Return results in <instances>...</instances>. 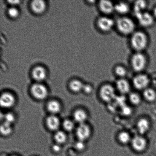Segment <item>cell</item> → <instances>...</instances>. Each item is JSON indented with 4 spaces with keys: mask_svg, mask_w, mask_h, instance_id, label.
Returning <instances> with one entry per match:
<instances>
[{
    "mask_svg": "<svg viewBox=\"0 0 156 156\" xmlns=\"http://www.w3.org/2000/svg\"><path fill=\"white\" fill-rule=\"evenodd\" d=\"M31 92L35 98L43 100L48 95V90L45 85L40 83L33 84L31 87Z\"/></svg>",
    "mask_w": 156,
    "mask_h": 156,
    "instance_id": "obj_8",
    "label": "cell"
},
{
    "mask_svg": "<svg viewBox=\"0 0 156 156\" xmlns=\"http://www.w3.org/2000/svg\"><path fill=\"white\" fill-rule=\"evenodd\" d=\"M152 14L153 15L154 18L156 19V6L154 8L152 12Z\"/></svg>",
    "mask_w": 156,
    "mask_h": 156,
    "instance_id": "obj_38",
    "label": "cell"
},
{
    "mask_svg": "<svg viewBox=\"0 0 156 156\" xmlns=\"http://www.w3.org/2000/svg\"><path fill=\"white\" fill-rule=\"evenodd\" d=\"M46 124L48 128L51 130L55 131L58 129L60 121L58 118L55 115H51L47 118Z\"/></svg>",
    "mask_w": 156,
    "mask_h": 156,
    "instance_id": "obj_18",
    "label": "cell"
},
{
    "mask_svg": "<svg viewBox=\"0 0 156 156\" xmlns=\"http://www.w3.org/2000/svg\"><path fill=\"white\" fill-rule=\"evenodd\" d=\"M131 68L137 73H143L148 64V59L144 52H135L130 58Z\"/></svg>",
    "mask_w": 156,
    "mask_h": 156,
    "instance_id": "obj_3",
    "label": "cell"
},
{
    "mask_svg": "<svg viewBox=\"0 0 156 156\" xmlns=\"http://www.w3.org/2000/svg\"><path fill=\"white\" fill-rule=\"evenodd\" d=\"M8 12L10 16L12 18H15L18 16L19 12L17 9L15 7H11L8 9Z\"/></svg>",
    "mask_w": 156,
    "mask_h": 156,
    "instance_id": "obj_33",
    "label": "cell"
},
{
    "mask_svg": "<svg viewBox=\"0 0 156 156\" xmlns=\"http://www.w3.org/2000/svg\"><path fill=\"white\" fill-rule=\"evenodd\" d=\"M31 7L34 12L37 13H40L45 10V2L42 0H34L32 1Z\"/></svg>",
    "mask_w": 156,
    "mask_h": 156,
    "instance_id": "obj_21",
    "label": "cell"
},
{
    "mask_svg": "<svg viewBox=\"0 0 156 156\" xmlns=\"http://www.w3.org/2000/svg\"><path fill=\"white\" fill-rule=\"evenodd\" d=\"M53 151L55 152H58L61 151V147L58 145H54L53 146Z\"/></svg>",
    "mask_w": 156,
    "mask_h": 156,
    "instance_id": "obj_36",
    "label": "cell"
},
{
    "mask_svg": "<svg viewBox=\"0 0 156 156\" xmlns=\"http://www.w3.org/2000/svg\"><path fill=\"white\" fill-rule=\"evenodd\" d=\"M114 100L115 101V103L116 105H119L120 108L126 105V99L124 95H123L119 96H116Z\"/></svg>",
    "mask_w": 156,
    "mask_h": 156,
    "instance_id": "obj_31",
    "label": "cell"
},
{
    "mask_svg": "<svg viewBox=\"0 0 156 156\" xmlns=\"http://www.w3.org/2000/svg\"><path fill=\"white\" fill-rule=\"evenodd\" d=\"M96 25L101 32L108 33L111 32L115 26V21L109 16L99 17L96 21Z\"/></svg>",
    "mask_w": 156,
    "mask_h": 156,
    "instance_id": "obj_5",
    "label": "cell"
},
{
    "mask_svg": "<svg viewBox=\"0 0 156 156\" xmlns=\"http://www.w3.org/2000/svg\"><path fill=\"white\" fill-rule=\"evenodd\" d=\"M114 73L115 75L119 77V79L125 78L128 74L127 69L125 66L121 65H117L115 67Z\"/></svg>",
    "mask_w": 156,
    "mask_h": 156,
    "instance_id": "obj_24",
    "label": "cell"
},
{
    "mask_svg": "<svg viewBox=\"0 0 156 156\" xmlns=\"http://www.w3.org/2000/svg\"><path fill=\"white\" fill-rule=\"evenodd\" d=\"M0 130L1 134L3 135L7 136L10 135L12 131L11 125L4 122L1 125Z\"/></svg>",
    "mask_w": 156,
    "mask_h": 156,
    "instance_id": "obj_27",
    "label": "cell"
},
{
    "mask_svg": "<svg viewBox=\"0 0 156 156\" xmlns=\"http://www.w3.org/2000/svg\"><path fill=\"white\" fill-rule=\"evenodd\" d=\"M136 128L140 135L146 134L150 128V123L149 120L144 118L139 119L137 122Z\"/></svg>",
    "mask_w": 156,
    "mask_h": 156,
    "instance_id": "obj_14",
    "label": "cell"
},
{
    "mask_svg": "<svg viewBox=\"0 0 156 156\" xmlns=\"http://www.w3.org/2000/svg\"><path fill=\"white\" fill-rule=\"evenodd\" d=\"M47 107L48 111L53 114H57L61 111L60 104L56 100L50 101L47 105Z\"/></svg>",
    "mask_w": 156,
    "mask_h": 156,
    "instance_id": "obj_23",
    "label": "cell"
},
{
    "mask_svg": "<svg viewBox=\"0 0 156 156\" xmlns=\"http://www.w3.org/2000/svg\"><path fill=\"white\" fill-rule=\"evenodd\" d=\"M115 27L119 33L124 36H130L136 30L133 20L126 16L118 18L115 21Z\"/></svg>",
    "mask_w": 156,
    "mask_h": 156,
    "instance_id": "obj_2",
    "label": "cell"
},
{
    "mask_svg": "<svg viewBox=\"0 0 156 156\" xmlns=\"http://www.w3.org/2000/svg\"><path fill=\"white\" fill-rule=\"evenodd\" d=\"M76 133L79 140L85 142L91 136V128L86 123L80 124L77 127Z\"/></svg>",
    "mask_w": 156,
    "mask_h": 156,
    "instance_id": "obj_10",
    "label": "cell"
},
{
    "mask_svg": "<svg viewBox=\"0 0 156 156\" xmlns=\"http://www.w3.org/2000/svg\"><path fill=\"white\" fill-rule=\"evenodd\" d=\"M8 2L10 4L13 5L19 4V3L20 2V1H17V0H16V1H8Z\"/></svg>",
    "mask_w": 156,
    "mask_h": 156,
    "instance_id": "obj_37",
    "label": "cell"
},
{
    "mask_svg": "<svg viewBox=\"0 0 156 156\" xmlns=\"http://www.w3.org/2000/svg\"><path fill=\"white\" fill-rule=\"evenodd\" d=\"M148 3L147 1L143 0H139L135 2L133 6V10L134 15L146 11L148 7Z\"/></svg>",
    "mask_w": 156,
    "mask_h": 156,
    "instance_id": "obj_17",
    "label": "cell"
},
{
    "mask_svg": "<svg viewBox=\"0 0 156 156\" xmlns=\"http://www.w3.org/2000/svg\"><path fill=\"white\" fill-rule=\"evenodd\" d=\"M15 98L11 93L5 92L2 94L0 98V104L2 108H11L15 105Z\"/></svg>",
    "mask_w": 156,
    "mask_h": 156,
    "instance_id": "obj_13",
    "label": "cell"
},
{
    "mask_svg": "<svg viewBox=\"0 0 156 156\" xmlns=\"http://www.w3.org/2000/svg\"><path fill=\"white\" fill-rule=\"evenodd\" d=\"M55 139L58 144H63L66 140V134L63 131H58L55 134Z\"/></svg>",
    "mask_w": 156,
    "mask_h": 156,
    "instance_id": "obj_28",
    "label": "cell"
},
{
    "mask_svg": "<svg viewBox=\"0 0 156 156\" xmlns=\"http://www.w3.org/2000/svg\"><path fill=\"white\" fill-rule=\"evenodd\" d=\"M130 44L135 52H143L149 45V38L145 32L136 30L131 35Z\"/></svg>",
    "mask_w": 156,
    "mask_h": 156,
    "instance_id": "obj_1",
    "label": "cell"
},
{
    "mask_svg": "<svg viewBox=\"0 0 156 156\" xmlns=\"http://www.w3.org/2000/svg\"><path fill=\"white\" fill-rule=\"evenodd\" d=\"M88 114L86 112L81 109L76 110L74 114V120L79 124L85 123L88 119Z\"/></svg>",
    "mask_w": 156,
    "mask_h": 156,
    "instance_id": "obj_19",
    "label": "cell"
},
{
    "mask_svg": "<svg viewBox=\"0 0 156 156\" xmlns=\"http://www.w3.org/2000/svg\"><path fill=\"white\" fill-rule=\"evenodd\" d=\"M130 7L129 4L125 2L120 1L115 4V12L122 16H125L129 13Z\"/></svg>",
    "mask_w": 156,
    "mask_h": 156,
    "instance_id": "obj_15",
    "label": "cell"
},
{
    "mask_svg": "<svg viewBox=\"0 0 156 156\" xmlns=\"http://www.w3.org/2000/svg\"><path fill=\"white\" fill-rule=\"evenodd\" d=\"M75 147L77 150L82 151L85 149V145L84 142L79 140V141L76 143Z\"/></svg>",
    "mask_w": 156,
    "mask_h": 156,
    "instance_id": "obj_35",
    "label": "cell"
},
{
    "mask_svg": "<svg viewBox=\"0 0 156 156\" xmlns=\"http://www.w3.org/2000/svg\"><path fill=\"white\" fill-rule=\"evenodd\" d=\"M143 96L145 100L148 102H153L156 100V91L153 88L150 87L144 90Z\"/></svg>",
    "mask_w": 156,
    "mask_h": 156,
    "instance_id": "obj_20",
    "label": "cell"
},
{
    "mask_svg": "<svg viewBox=\"0 0 156 156\" xmlns=\"http://www.w3.org/2000/svg\"><path fill=\"white\" fill-rule=\"evenodd\" d=\"M46 74L45 69L41 66L36 67L32 71V76L34 79L38 82H41L45 80L46 77Z\"/></svg>",
    "mask_w": 156,
    "mask_h": 156,
    "instance_id": "obj_16",
    "label": "cell"
},
{
    "mask_svg": "<svg viewBox=\"0 0 156 156\" xmlns=\"http://www.w3.org/2000/svg\"><path fill=\"white\" fill-rule=\"evenodd\" d=\"M84 84L78 80L72 81L70 83V88L73 91L78 93L83 90Z\"/></svg>",
    "mask_w": 156,
    "mask_h": 156,
    "instance_id": "obj_26",
    "label": "cell"
},
{
    "mask_svg": "<svg viewBox=\"0 0 156 156\" xmlns=\"http://www.w3.org/2000/svg\"><path fill=\"white\" fill-rule=\"evenodd\" d=\"M99 96L104 102L111 103L115 99L116 96V88L111 84H105L101 87Z\"/></svg>",
    "mask_w": 156,
    "mask_h": 156,
    "instance_id": "obj_4",
    "label": "cell"
},
{
    "mask_svg": "<svg viewBox=\"0 0 156 156\" xmlns=\"http://www.w3.org/2000/svg\"><path fill=\"white\" fill-rule=\"evenodd\" d=\"M130 143L133 149L137 152H144L147 146V140L141 135L134 136Z\"/></svg>",
    "mask_w": 156,
    "mask_h": 156,
    "instance_id": "obj_9",
    "label": "cell"
},
{
    "mask_svg": "<svg viewBox=\"0 0 156 156\" xmlns=\"http://www.w3.org/2000/svg\"><path fill=\"white\" fill-rule=\"evenodd\" d=\"M63 127L64 129L67 131H72L74 128V122L69 120H65L63 123Z\"/></svg>",
    "mask_w": 156,
    "mask_h": 156,
    "instance_id": "obj_30",
    "label": "cell"
},
{
    "mask_svg": "<svg viewBox=\"0 0 156 156\" xmlns=\"http://www.w3.org/2000/svg\"><path fill=\"white\" fill-rule=\"evenodd\" d=\"M120 112L122 115L125 117H128L131 115L132 114L133 110L131 107L126 105L121 107Z\"/></svg>",
    "mask_w": 156,
    "mask_h": 156,
    "instance_id": "obj_29",
    "label": "cell"
},
{
    "mask_svg": "<svg viewBox=\"0 0 156 156\" xmlns=\"http://www.w3.org/2000/svg\"><path fill=\"white\" fill-rule=\"evenodd\" d=\"M82 91H83L86 94H91L93 91L92 86L89 84H84Z\"/></svg>",
    "mask_w": 156,
    "mask_h": 156,
    "instance_id": "obj_34",
    "label": "cell"
},
{
    "mask_svg": "<svg viewBox=\"0 0 156 156\" xmlns=\"http://www.w3.org/2000/svg\"><path fill=\"white\" fill-rule=\"evenodd\" d=\"M5 122L12 125L15 122V117L12 113H8L4 115Z\"/></svg>",
    "mask_w": 156,
    "mask_h": 156,
    "instance_id": "obj_32",
    "label": "cell"
},
{
    "mask_svg": "<svg viewBox=\"0 0 156 156\" xmlns=\"http://www.w3.org/2000/svg\"><path fill=\"white\" fill-rule=\"evenodd\" d=\"M150 83L149 76L143 73H137L132 80L133 85L136 89L143 91L149 87Z\"/></svg>",
    "mask_w": 156,
    "mask_h": 156,
    "instance_id": "obj_6",
    "label": "cell"
},
{
    "mask_svg": "<svg viewBox=\"0 0 156 156\" xmlns=\"http://www.w3.org/2000/svg\"><path fill=\"white\" fill-rule=\"evenodd\" d=\"M130 102L132 105L137 106L141 103L142 98L139 93L136 92L130 93L128 97Z\"/></svg>",
    "mask_w": 156,
    "mask_h": 156,
    "instance_id": "obj_25",
    "label": "cell"
},
{
    "mask_svg": "<svg viewBox=\"0 0 156 156\" xmlns=\"http://www.w3.org/2000/svg\"><path fill=\"white\" fill-rule=\"evenodd\" d=\"M117 138L119 142L123 145L130 143L132 139L129 133L126 131H121L119 133Z\"/></svg>",
    "mask_w": 156,
    "mask_h": 156,
    "instance_id": "obj_22",
    "label": "cell"
},
{
    "mask_svg": "<svg viewBox=\"0 0 156 156\" xmlns=\"http://www.w3.org/2000/svg\"><path fill=\"white\" fill-rule=\"evenodd\" d=\"M16 156V155H12V156Z\"/></svg>",
    "mask_w": 156,
    "mask_h": 156,
    "instance_id": "obj_39",
    "label": "cell"
},
{
    "mask_svg": "<svg viewBox=\"0 0 156 156\" xmlns=\"http://www.w3.org/2000/svg\"><path fill=\"white\" fill-rule=\"evenodd\" d=\"M6 156V155H3V156Z\"/></svg>",
    "mask_w": 156,
    "mask_h": 156,
    "instance_id": "obj_40",
    "label": "cell"
},
{
    "mask_svg": "<svg viewBox=\"0 0 156 156\" xmlns=\"http://www.w3.org/2000/svg\"><path fill=\"white\" fill-rule=\"evenodd\" d=\"M134 15L139 25L143 28H149L155 23V19L153 15L147 11Z\"/></svg>",
    "mask_w": 156,
    "mask_h": 156,
    "instance_id": "obj_7",
    "label": "cell"
},
{
    "mask_svg": "<svg viewBox=\"0 0 156 156\" xmlns=\"http://www.w3.org/2000/svg\"><path fill=\"white\" fill-rule=\"evenodd\" d=\"M98 4L99 10L103 15L109 16L115 12V4L111 1L102 0Z\"/></svg>",
    "mask_w": 156,
    "mask_h": 156,
    "instance_id": "obj_11",
    "label": "cell"
},
{
    "mask_svg": "<svg viewBox=\"0 0 156 156\" xmlns=\"http://www.w3.org/2000/svg\"><path fill=\"white\" fill-rule=\"evenodd\" d=\"M115 88L121 95H125L130 93V84L125 78L118 79L115 83Z\"/></svg>",
    "mask_w": 156,
    "mask_h": 156,
    "instance_id": "obj_12",
    "label": "cell"
}]
</instances>
